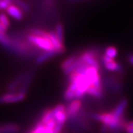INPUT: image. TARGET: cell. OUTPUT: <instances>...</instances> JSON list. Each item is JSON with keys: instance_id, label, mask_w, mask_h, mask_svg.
I'll return each mask as SVG.
<instances>
[{"instance_id": "obj_1", "label": "cell", "mask_w": 133, "mask_h": 133, "mask_svg": "<svg viewBox=\"0 0 133 133\" xmlns=\"http://www.w3.org/2000/svg\"><path fill=\"white\" fill-rule=\"evenodd\" d=\"M123 76L120 75H112L102 81L104 88H107L110 92L115 95H118L124 90V81Z\"/></svg>"}, {"instance_id": "obj_2", "label": "cell", "mask_w": 133, "mask_h": 133, "mask_svg": "<svg viewBox=\"0 0 133 133\" xmlns=\"http://www.w3.org/2000/svg\"><path fill=\"white\" fill-rule=\"evenodd\" d=\"M27 39L29 43L43 50V52L54 50V48L52 46V43L48 38L28 34V36H27Z\"/></svg>"}, {"instance_id": "obj_3", "label": "cell", "mask_w": 133, "mask_h": 133, "mask_svg": "<svg viewBox=\"0 0 133 133\" xmlns=\"http://www.w3.org/2000/svg\"><path fill=\"white\" fill-rule=\"evenodd\" d=\"M100 60L103 64V66H104L107 70L111 72H115L121 76L124 75L125 70H124V66L121 64H119L118 62H116L115 59L107 57L105 55H101Z\"/></svg>"}, {"instance_id": "obj_4", "label": "cell", "mask_w": 133, "mask_h": 133, "mask_svg": "<svg viewBox=\"0 0 133 133\" xmlns=\"http://www.w3.org/2000/svg\"><path fill=\"white\" fill-rule=\"evenodd\" d=\"M27 93L24 92H8L3 95H0V105L14 104L20 102L26 98Z\"/></svg>"}, {"instance_id": "obj_5", "label": "cell", "mask_w": 133, "mask_h": 133, "mask_svg": "<svg viewBox=\"0 0 133 133\" xmlns=\"http://www.w3.org/2000/svg\"><path fill=\"white\" fill-rule=\"evenodd\" d=\"M51 110L56 122L58 124H64L68 119L66 112V106L63 104H58L51 109Z\"/></svg>"}, {"instance_id": "obj_6", "label": "cell", "mask_w": 133, "mask_h": 133, "mask_svg": "<svg viewBox=\"0 0 133 133\" xmlns=\"http://www.w3.org/2000/svg\"><path fill=\"white\" fill-rule=\"evenodd\" d=\"M81 107H82V102L81 99L72 100L69 102L68 105L66 107V112L68 118L76 117L77 115L80 112Z\"/></svg>"}, {"instance_id": "obj_7", "label": "cell", "mask_w": 133, "mask_h": 133, "mask_svg": "<svg viewBox=\"0 0 133 133\" xmlns=\"http://www.w3.org/2000/svg\"><path fill=\"white\" fill-rule=\"evenodd\" d=\"M129 100L127 97H122L119 102L115 107V108L112 110V112L118 118L126 117L125 114L127 112V109L128 107Z\"/></svg>"}, {"instance_id": "obj_8", "label": "cell", "mask_w": 133, "mask_h": 133, "mask_svg": "<svg viewBox=\"0 0 133 133\" xmlns=\"http://www.w3.org/2000/svg\"><path fill=\"white\" fill-rule=\"evenodd\" d=\"M104 90L105 88L101 82L98 84L91 86L87 91L86 95H90L95 99H101L105 95Z\"/></svg>"}, {"instance_id": "obj_9", "label": "cell", "mask_w": 133, "mask_h": 133, "mask_svg": "<svg viewBox=\"0 0 133 133\" xmlns=\"http://www.w3.org/2000/svg\"><path fill=\"white\" fill-rule=\"evenodd\" d=\"M59 54H62L60 52L54 50L52 51H48V52H42L40 53L36 58V63L37 64H42L45 62H47L50 58L54 57L56 56H58Z\"/></svg>"}, {"instance_id": "obj_10", "label": "cell", "mask_w": 133, "mask_h": 133, "mask_svg": "<svg viewBox=\"0 0 133 133\" xmlns=\"http://www.w3.org/2000/svg\"><path fill=\"white\" fill-rule=\"evenodd\" d=\"M5 10L8 14L16 20L19 21V20H22L23 18V12L14 4L10 5Z\"/></svg>"}, {"instance_id": "obj_11", "label": "cell", "mask_w": 133, "mask_h": 133, "mask_svg": "<svg viewBox=\"0 0 133 133\" xmlns=\"http://www.w3.org/2000/svg\"><path fill=\"white\" fill-rule=\"evenodd\" d=\"M76 85L74 82H70L68 87L66 89V90L64 92V99L66 101H71L72 100L75 99V95H76Z\"/></svg>"}, {"instance_id": "obj_12", "label": "cell", "mask_w": 133, "mask_h": 133, "mask_svg": "<svg viewBox=\"0 0 133 133\" xmlns=\"http://www.w3.org/2000/svg\"><path fill=\"white\" fill-rule=\"evenodd\" d=\"M20 131V127L16 124H6L0 126V133H17Z\"/></svg>"}, {"instance_id": "obj_13", "label": "cell", "mask_w": 133, "mask_h": 133, "mask_svg": "<svg viewBox=\"0 0 133 133\" xmlns=\"http://www.w3.org/2000/svg\"><path fill=\"white\" fill-rule=\"evenodd\" d=\"M24 74H20L19 76H16L7 87V90H8V92H14L16 88H17L19 86L21 85L24 80Z\"/></svg>"}, {"instance_id": "obj_14", "label": "cell", "mask_w": 133, "mask_h": 133, "mask_svg": "<svg viewBox=\"0 0 133 133\" xmlns=\"http://www.w3.org/2000/svg\"><path fill=\"white\" fill-rule=\"evenodd\" d=\"M0 44L5 48L10 49L12 45V39L10 38L8 35L6 33L0 32Z\"/></svg>"}, {"instance_id": "obj_15", "label": "cell", "mask_w": 133, "mask_h": 133, "mask_svg": "<svg viewBox=\"0 0 133 133\" xmlns=\"http://www.w3.org/2000/svg\"><path fill=\"white\" fill-rule=\"evenodd\" d=\"M30 133H53V130L47 128L40 121L35 126Z\"/></svg>"}, {"instance_id": "obj_16", "label": "cell", "mask_w": 133, "mask_h": 133, "mask_svg": "<svg viewBox=\"0 0 133 133\" xmlns=\"http://www.w3.org/2000/svg\"><path fill=\"white\" fill-rule=\"evenodd\" d=\"M78 56L77 55H72L70 56H69L68 58H66L64 61H63L61 64V69L62 70H64L65 69H66L68 66H70L71 64H72L74 62H76V60L78 59Z\"/></svg>"}, {"instance_id": "obj_17", "label": "cell", "mask_w": 133, "mask_h": 133, "mask_svg": "<svg viewBox=\"0 0 133 133\" xmlns=\"http://www.w3.org/2000/svg\"><path fill=\"white\" fill-rule=\"evenodd\" d=\"M55 33L57 36V38H58V40L64 44V26L62 23H58L56 24V28H55Z\"/></svg>"}, {"instance_id": "obj_18", "label": "cell", "mask_w": 133, "mask_h": 133, "mask_svg": "<svg viewBox=\"0 0 133 133\" xmlns=\"http://www.w3.org/2000/svg\"><path fill=\"white\" fill-rule=\"evenodd\" d=\"M118 49L114 46H108L105 48L104 55H105L107 57L115 59V58L118 56Z\"/></svg>"}, {"instance_id": "obj_19", "label": "cell", "mask_w": 133, "mask_h": 133, "mask_svg": "<svg viewBox=\"0 0 133 133\" xmlns=\"http://www.w3.org/2000/svg\"><path fill=\"white\" fill-rule=\"evenodd\" d=\"M17 6L22 12H29L30 10V6L24 0H14V3Z\"/></svg>"}, {"instance_id": "obj_20", "label": "cell", "mask_w": 133, "mask_h": 133, "mask_svg": "<svg viewBox=\"0 0 133 133\" xmlns=\"http://www.w3.org/2000/svg\"><path fill=\"white\" fill-rule=\"evenodd\" d=\"M52 118H53V115H52L51 109H46L44 110V112H43L42 119H41L40 122L44 124V125H45Z\"/></svg>"}, {"instance_id": "obj_21", "label": "cell", "mask_w": 133, "mask_h": 133, "mask_svg": "<svg viewBox=\"0 0 133 133\" xmlns=\"http://www.w3.org/2000/svg\"><path fill=\"white\" fill-rule=\"evenodd\" d=\"M0 22L2 24V26L5 28V30H8L10 27V21L8 16L3 14V13H0Z\"/></svg>"}, {"instance_id": "obj_22", "label": "cell", "mask_w": 133, "mask_h": 133, "mask_svg": "<svg viewBox=\"0 0 133 133\" xmlns=\"http://www.w3.org/2000/svg\"><path fill=\"white\" fill-rule=\"evenodd\" d=\"M127 62L129 63V64H130L131 66H133V52L127 53Z\"/></svg>"}, {"instance_id": "obj_23", "label": "cell", "mask_w": 133, "mask_h": 133, "mask_svg": "<svg viewBox=\"0 0 133 133\" xmlns=\"http://www.w3.org/2000/svg\"><path fill=\"white\" fill-rule=\"evenodd\" d=\"M110 132V129L104 124H101V127L100 128V132L101 133H109Z\"/></svg>"}, {"instance_id": "obj_24", "label": "cell", "mask_w": 133, "mask_h": 133, "mask_svg": "<svg viewBox=\"0 0 133 133\" xmlns=\"http://www.w3.org/2000/svg\"><path fill=\"white\" fill-rule=\"evenodd\" d=\"M9 6V5L8 3H6L5 2H4L3 0L0 2V11L3 10H6L8 8V7Z\"/></svg>"}, {"instance_id": "obj_25", "label": "cell", "mask_w": 133, "mask_h": 133, "mask_svg": "<svg viewBox=\"0 0 133 133\" xmlns=\"http://www.w3.org/2000/svg\"><path fill=\"white\" fill-rule=\"evenodd\" d=\"M126 127H129V128L133 129V121H127L126 124Z\"/></svg>"}, {"instance_id": "obj_26", "label": "cell", "mask_w": 133, "mask_h": 133, "mask_svg": "<svg viewBox=\"0 0 133 133\" xmlns=\"http://www.w3.org/2000/svg\"><path fill=\"white\" fill-rule=\"evenodd\" d=\"M0 32H2V33H6L7 32V30H5V28L2 26V24H1V22H0Z\"/></svg>"}, {"instance_id": "obj_27", "label": "cell", "mask_w": 133, "mask_h": 133, "mask_svg": "<svg viewBox=\"0 0 133 133\" xmlns=\"http://www.w3.org/2000/svg\"><path fill=\"white\" fill-rule=\"evenodd\" d=\"M6 3H8V5H12L14 3V0H3Z\"/></svg>"}, {"instance_id": "obj_28", "label": "cell", "mask_w": 133, "mask_h": 133, "mask_svg": "<svg viewBox=\"0 0 133 133\" xmlns=\"http://www.w3.org/2000/svg\"><path fill=\"white\" fill-rule=\"evenodd\" d=\"M1 1H2V0H0V2H1Z\"/></svg>"}]
</instances>
